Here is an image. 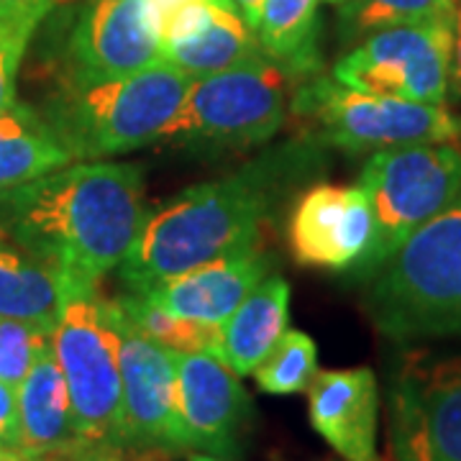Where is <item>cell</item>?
<instances>
[{
    "mask_svg": "<svg viewBox=\"0 0 461 461\" xmlns=\"http://www.w3.org/2000/svg\"><path fill=\"white\" fill-rule=\"evenodd\" d=\"M115 303L121 305V311L131 321L136 329H141L149 339H154L157 344H162L175 354H213L218 348V336L221 326L213 323H203L193 318H182V315L167 313L162 308L151 305L147 297L126 295L115 297Z\"/></svg>",
    "mask_w": 461,
    "mask_h": 461,
    "instance_id": "cell-24",
    "label": "cell"
},
{
    "mask_svg": "<svg viewBox=\"0 0 461 461\" xmlns=\"http://www.w3.org/2000/svg\"><path fill=\"white\" fill-rule=\"evenodd\" d=\"M177 400L193 451L233 461L241 456L254 405L239 375L213 354H175Z\"/></svg>",
    "mask_w": 461,
    "mask_h": 461,
    "instance_id": "cell-12",
    "label": "cell"
},
{
    "mask_svg": "<svg viewBox=\"0 0 461 461\" xmlns=\"http://www.w3.org/2000/svg\"><path fill=\"white\" fill-rule=\"evenodd\" d=\"M190 83V75L162 59L129 75L65 77L41 113L75 162L113 159L162 141Z\"/></svg>",
    "mask_w": 461,
    "mask_h": 461,
    "instance_id": "cell-3",
    "label": "cell"
},
{
    "mask_svg": "<svg viewBox=\"0 0 461 461\" xmlns=\"http://www.w3.org/2000/svg\"><path fill=\"white\" fill-rule=\"evenodd\" d=\"M451 80L461 90V0L456 8V26H454V62H451Z\"/></svg>",
    "mask_w": 461,
    "mask_h": 461,
    "instance_id": "cell-30",
    "label": "cell"
},
{
    "mask_svg": "<svg viewBox=\"0 0 461 461\" xmlns=\"http://www.w3.org/2000/svg\"><path fill=\"white\" fill-rule=\"evenodd\" d=\"M364 305L393 341L461 339V193L379 264Z\"/></svg>",
    "mask_w": 461,
    "mask_h": 461,
    "instance_id": "cell-4",
    "label": "cell"
},
{
    "mask_svg": "<svg viewBox=\"0 0 461 461\" xmlns=\"http://www.w3.org/2000/svg\"><path fill=\"white\" fill-rule=\"evenodd\" d=\"M54 0H0V14H8V11H36V8H44L51 11Z\"/></svg>",
    "mask_w": 461,
    "mask_h": 461,
    "instance_id": "cell-31",
    "label": "cell"
},
{
    "mask_svg": "<svg viewBox=\"0 0 461 461\" xmlns=\"http://www.w3.org/2000/svg\"><path fill=\"white\" fill-rule=\"evenodd\" d=\"M257 33L249 26L233 0H223L211 21L198 33L162 50V62L177 67L193 80L223 72L259 54Z\"/></svg>",
    "mask_w": 461,
    "mask_h": 461,
    "instance_id": "cell-20",
    "label": "cell"
},
{
    "mask_svg": "<svg viewBox=\"0 0 461 461\" xmlns=\"http://www.w3.org/2000/svg\"><path fill=\"white\" fill-rule=\"evenodd\" d=\"M118 305V303H115ZM121 336V390H123V448L169 459L190 454L187 430L177 400V362L141 329H136L118 305Z\"/></svg>",
    "mask_w": 461,
    "mask_h": 461,
    "instance_id": "cell-11",
    "label": "cell"
},
{
    "mask_svg": "<svg viewBox=\"0 0 461 461\" xmlns=\"http://www.w3.org/2000/svg\"><path fill=\"white\" fill-rule=\"evenodd\" d=\"M318 375V346L303 330L287 329L275 348L267 354L254 377L267 395H297L308 393Z\"/></svg>",
    "mask_w": 461,
    "mask_h": 461,
    "instance_id": "cell-25",
    "label": "cell"
},
{
    "mask_svg": "<svg viewBox=\"0 0 461 461\" xmlns=\"http://www.w3.org/2000/svg\"><path fill=\"white\" fill-rule=\"evenodd\" d=\"M311 426L346 461H379V384L369 366L318 372L308 387Z\"/></svg>",
    "mask_w": 461,
    "mask_h": 461,
    "instance_id": "cell-15",
    "label": "cell"
},
{
    "mask_svg": "<svg viewBox=\"0 0 461 461\" xmlns=\"http://www.w3.org/2000/svg\"><path fill=\"white\" fill-rule=\"evenodd\" d=\"M67 77L129 75L162 59L144 0H85L67 47Z\"/></svg>",
    "mask_w": 461,
    "mask_h": 461,
    "instance_id": "cell-14",
    "label": "cell"
},
{
    "mask_svg": "<svg viewBox=\"0 0 461 461\" xmlns=\"http://www.w3.org/2000/svg\"><path fill=\"white\" fill-rule=\"evenodd\" d=\"M11 461H69V459H59V456H33V454H23L18 451L16 456Z\"/></svg>",
    "mask_w": 461,
    "mask_h": 461,
    "instance_id": "cell-33",
    "label": "cell"
},
{
    "mask_svg": "<svg viewBox=\"0 0 461 461\" xmlns=\"http://www.w3.org/2000/svg\"><path fill=\"white\" fill-rule=\"evenodd\" d=\"M375 236V218L362 185H315L295 203L287 223L290 251L300 264L354 272Z\"/></svg>",
    "mask_w": 461,
    "mask_h": 461,
    "instance_id": "cell-13",
    "label": "cell"
},
{
    "mask_svg": "<svg viewBox=\"0 0 461 461\" xmlns=\"http://www.w3.org/2000/svg\"><path fill=\"white\" fill-rule=\"evenodd\" d=\"M69 461H159L121 446H85Z\"/></svg>",
    "mask_w": 461,
    "mask_h": 461,
    "instance_id": "cell-29",
    "label": "cell"
},
{
    "mask_svg": "<svg viewBox=\"0 0 461 461\" xmlns=\"http://www.w3.org/2000/svg\"><path fill=\"white\" fill-rule=\"evenodd\" d=\"M454 62V26H393L364 36L330 77L372 95L446 105Z\"/></svg>",
    "mask_w": 461,
    "mask_h": 461,
    "instance_id": "cell-9",
    "label": "cell"
},
{
    "mask_svg": "<svg viewBox=\"0 0 461 461\" xmlns=\"http://www.w3.org/2000/svg\"><path fill=\"white\" fill-rule=\"evenodd\" d=\"M233 3H236V8L241 11L244 21L254 29V26H257V18H259V11H262L264 0H233Z\"/></svg>",
    "mask_w": 461,
    "mask_h": 461,
    "instance_id": "cell-32",
    "label": "cell"
},
{
    "mask_svg": "<svg viewBox=\"0 0 461 461\" xmlns=\"http://www.w3.org/2000/svg\"><path fill=\"white\" fill-rule=\"evenodd\" d=\"M339 21L348 39L393 26H456L459 0H339Z\"/></svg>",
    "mask_w": 461,
    "mask_h": 461,
    "instance_id": "cell-23",
    "label": "cell"
},
{
    "mask_svg": "<svg viewBox=\"0 0 461 461\" xmlns=\"http://www.w3.org/2000/svg\"><path fill=\"white\" fill-rule=\"evenodd\" d=\"M287 321L290 285L280 275L264 277L221 323L215 357L239 377L254 375L287 330Z\"/></svg>",
    "mask_w": 461,
    "mask_h": 461,
    "instance_id": "cell-18",
    "label": "cell"
},
{
    "mask_svg": "<svg viewBox=\"0 0 461 461\" xmlns=\"http://www.w3.org/2000/svg\"><path fill=\"white\" fill-rule=\"evenodd\" d=\"M295 77L264 51L241 65L193 80L167 141L187 147H251L277 136L290 111Z\"/></svg>",
    "mask_w": 461,
    "mask_h": 461,
    "instance_id": "cell-6",
    "label": "cell"
},
{
    "mask_svg": "<svg viewBox=\"0 0 461 461\" xmlns=\"http://www.w3.org/2000/svg\"><path fill=\"white\" fill-rule=\"evenodd\" d=\"M50 346V330L16 318H0V382L18 387L39 354Z\"/></svg>",
    "mask_w": 461,
    "mask_h": 461,
    "instance_id": "cell-27",
    "label": "cell"
},
{
    "mask_svg": "<svg viewBox=\"0 0 461 461\" xmlns=\"http://www.w3.org/2000/svg\"><path fill=\"white\" fill-rule=\"evenodd\" d=\"M187 461H226V459H218V456L203 454V451H190V454H187Z\"/></svg>",
    "mask_w": 461,
    "mask_h": 461,
    "instance_id": "cell-34",
    "label": "cell"
},
{
    "mask_svg": "<svg viewBox=\"0 0 461 461\" xmlns=\"http://www.w3.org/2000/svg\"><path fill=\"white\" fill-rule=\"evenodd\" d=\"M359 185L372 208L375 236L354 275L372 277L379 264L459 195L461 149L456 144L382 149L366 159Z\"/></svg>",
    "mask_w": 461,
    "mask_h": 461,
    "instance_id": "cell-7",
    "label": "cell"
},
{
    "mask_svg": "<svg viewBox=\"0 0 461 461\" xmlns=\"http://www.w3.org/2000/svg\"><path fill=\"white\" fill-rule=\"evenodd\" d=\"M16 454V448H0V461H11Z\"/></svg>",
    "mask_w": 461,
    "mask_h": 461,
    "instance_id": "cell-35",
    "label": "cell"
},
{
    "mask_svg": "<svg viewBox=\"0 0 461 461\" xmlns=\"http://www.w3.org/2000/svg\"><path fill=\"white\" fill-rule=\"evenodd\" d=\"M62 280L29 251L0 241V318L29 321L51 333Z\"/></svg>",
    "mask_w": 461,
    "mask_h": 461,
    "instance_id": "cell-22",
    "label": "cell"
},
{
    "mask_svg": "<svg viewBox=\"0 0 461 461\" xmlns=\"http://www.w3.org/2000/svg\"><path fill=\"white\" fill-rule=\"evenodd\" d=\"M329 3H339V0H329Z\"/></svg>",
    "mask_w": 461,
    "mask_h": 461,
    "instance_id": "cell-36",
    "label": "cell"
},
{
    "mask_svg": "<svg viewBox=\"0 0 461 461\" xmlns=\"http://www.w3.org/2000/svg\"><path fill=\"white\" fill-rule=\"evenodd\" d=\"M75 162L41 111L14 100L0 113V193Z\"/></svg>",
    "mask_w": 461,
    "mask_h": 461,
    "instance_id": "cell-19",
    "label": "cell"
},
{
    "mask_svg": "<svg viewBox=\"0 0 461 461\" xmlns=\"http://www.w3.org/2000/svg\"><path fill=\"white\" fill-rule=\"evenodd\" d=\"M313 149L290 144L262 154L239 172L193 185L151 211L118 267L126 293L141 295L187 269L254 251L267 215L290 180L311 165Z\"/></svg>",
    "mask_w": 461,
    "mask_h": 461,
    "instance_id": "cell-2",
    "label": "cell"
},
{
    "mask_svg": "<svg viewBox=\"0 0 461 461\" xmlns=\"http://www.w3.org/2000/svg\"><path fill=\"white\" fill-rule=\"evenodd\" d=\"M59 280L62 297L50 341L65 377L77 438L83 446L123 448L118 305L100 293V282Z\"/></svg>",
    "mask_w": 461,
    "mask_h": 461,
    "instance_id": "cell-5",
    "label": "cell"
},
{
    "mask_svg": "<svg viewBox=\"0 0 461 461\" xmlns=\"http://www.w3.org/2000/svg\"><path fill=\"white\" fill-rule=\"evenodd\" d=\"M21 441L18 423V393L14 384L0 382V448H16Z\"/></svg>",
    "mask_w": 461,
    "mask_h": 461,
    "instance_id": "cell-28",
    "label": "cell"
},
{
    "mask_svg": "<svg viewBox=\"0 0 461 461\" xmlns=\"http://www.w3.org/2000/svg\"><path fill=\"white\" fill-rule=\"evenodd\" d=\"M267 272L269 259L259 249H254L249 254L226 257L157 282L147 293H141V297L167 313L221 326L267 277Z\"/></svg>",
    "mask_w": 461,
    "mask_h": 461,
    "instance_id": "cell-16",
    "label": "cell"
},
{
    "mask_svg": "<svg viewBox=\"0 0 461 461\" xmlns=\"http://www.w3.org/2000/svg\"><path fill=\"white\" fill-rule=\"evenodd\" d=\"M254 33L259 50L285 67L295 83L318 75V0H264Z\"/></svg>",
    "mask_w": 461,
    "mask_h": 461,
    "instance_id": "cell-21",
    "label": "cell"
},
{
    "mask_svg": "<svg viewBox=\"0 0 461 461\" xmlns=\"http://www.w3.org/2000/svg\"><path fill=\"white\" fill-rule=\"evenodd\" d=\"M16 393L21 423L18 451L33 456L72 459L80 448H85L75 430L65 377L54 359L51 341L33 362L32 372L21 379Z\"/></svg>",
    "mask_w": 461,
    "mask_h": 461,
    "instance_id": "cell-17",
    "label": "cell"
},
{
    "mask_svg": "<svg viewBox=\"0 0 461 461\" xmlns=\"http://www.w3.org/2000/svg\"><path fill=\"white\" fill-rule=\"evenodd\" d=\"M293 111L311 121L321 144L364 154L411 144H456L461 121L446 105L372 95L333 77H308L295 85Z\"/></svg>",
    "mask_w": 461,
    "mask_h": 461,
    "instance_id": "cell-8",
    "label": "cell"
},
{
    "mask_svg": "<svg viewBox=\"0 0 461 461\" xmlns=\"http://www.w3.org/2000/svg\"><path fill=\"white\" fill-rule=\"evenodd\" d=\"M144 169L69 162L0 193V230L59 277L100 282L131 251L147 221Z\"/></svg>",
    "mask_w": 461,
    "mask_h": 461,
    "instance_id": "cell-1",
    "label": "cell"
},
{
    "mask_svg": "<svg viewBox=\"0 0 461 461\" xmlns=\"http://www.w3.org/2000/svg\"><path fill=\"white\" fill-rule=\"evenodd\" d=\"M395 461H461V357L408 351L390 379Z\"/></svg>",
    "mask_w": 461,
    "mask_h": 461,
    "instance_id": "cell-10",
    "label": "cell"
},
{
    "mask_svg": "<svg viewBox=\"0 0 461 461\" xmlns=\"http://www.w3.org/2000/svg\"><path fill=\"white\" fill-rule=\"evenodd\" d=\"M50 11H8L0 14V113L16 100V77L21 59L29 50L33 32Z\"/></svg>",
    "mask_w": 461,
    "mask_h": 461,
    "instance_id": "cell-26",
    "label": "cell"
}]
</instances>
